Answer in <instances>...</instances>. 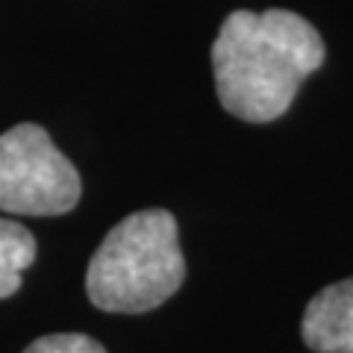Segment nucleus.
Segmentation results:
<instances>
[{"mask_svg": "<svg viewBox=\"0 0 353 353\" xmlns=\"http://www.w3.org/2000/svg\"><path fill=\"white\" fill-rule=\"evenodd\" d=\"M185 259L176 221L165 209H141L115 224L85 271L88 301L103 312L139 315L180 292Z\"/></svg>", "mask_w": 353, "mask_h": 353, "instance_id": "obj_2", "label": "nucleus"}, {"mask_svg": "<svg viewBox=\"0 0 353 353\" xmlns=\"http://www.w3.org/2000/svg\"><path fill=\"white\" fill-rule=\"evenodd\" d=\"M83 183L71 159L39 124L0 136V209L12 215H65L80 203Z\"/></svg>", "mask_w": 353, "mask_h": 353, "instance_id": "obj_3", "label": "nucleus"}, {"mask_svg": "<svg viewBox=\"0 0 353 353\" xmlns=\"http://www.w3.org/2000/svg\"><path fill=\"white\" fill-rule=\"evenodd\" d=\"M36 262V239L18 221L0 218V301L21 289V274Z\"/></svg>", "mask_w": 353, "mask_h": 353, "instance_id": "obj_5", "label": "nucleus"}, {"mask_svg": "<svg viewBox=\"0 0 353 353\" xmlns=\"http://www.w3.org/2000/svg\"><path fill=\"white\" fill-rule=\"evenodd\" d=\"M321 62V32L285 9L230 12L212 44L218 101L250 124H268L289 112L301 83Z\"/></svg>", "mask_w": 353, "mask_h": 353, "instance_id": "obj_1", "label": "nucleus"}, {"mask_svg": "<svg viewBox=\"0 0 353 353\" xmlns=\"http://www.w3.org/2000/svg\"><path fill=\"white\" fill-rule=\"evenodd\" d=\"M301 333L315 353H353V277L327 285L306 303Z\"/></svg>", "mask_w": 353, "mask_h": 353, "instance_id": "obj_4", "label": "nucleus"}, {"mask_svg": "<svg viewBox=\"0 0 353 353\" xmlns=\"http://www.w3.org/2000/svg\"><path fill=\"white\" fill-rule=\"evenodd\" d=\"M24 353H106V347L85 333H53L36 339Z\"/></svg>", "mask_w": 353, "mask_h": 353, "instance_id": "obj_6", "label": "nucleus"}]
</instances>
